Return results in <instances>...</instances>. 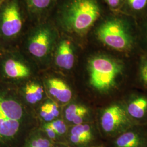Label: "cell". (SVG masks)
<instances>
[{"instance_id": "cell-1", "label": "cell", "mask_w": 147, "mask_h": 147, "mask_svg": "<svg viewBox=\"0 0 147 147\" xmlns=\"http://www.w3.org/2000/svg\"><path fill=\"white\" fill-rule=\"evenodd\" d=\"M39 126L35 111L25 103L17 88L0 81V147H21Z\"/></svg>"}, {"instance_id": "cell-2", "label": "cell", "mask_w": 147, "mask_h": 147, "mask_svg": "<svg viewBox=\"0 0 147 147\" xmlns=\"http://www.w3.org/2000/svg\"><path fill=\"white\" fill-rule=\"evenodd\" d=\"M100 16V8L95 0H65L58 5L54 20H50L58 31L83 34Z\"/></svg>"}, {"instance_id": "cell-3", "label": "cell", "mask_w": 147, "mask_h": 147, "mask_svg": "<svg viewBox=\"0 0 147 147\" xmlns=\"http://www.w3.org/2000/svg\"><path fill=\"white\" fill-rule=\"evenodd\" d=\"M58 31L50 19L33 24L19 45V49L40 70L52 59Z\"/></svg>"}, {"instance_id": "cell-4", "label": "cell", "mask_w": 147, "mask_h": 147, "mask_svg": "<svg viewBox=\"0 0 147 147\" xmlns=\"http://www.w3.org/2000/svg\"><path fill=\"white\" fill-rule=\"evenodd\" d=\"M32 25L24 0H5L0 9V48H19Z\"/></svg>"}, {"instance_id": "cell-5", "label": "cell", "mask_w": 147, "mask_h": 147, "mask_svg": "<svg viewBox=\"0 0 147 147\" xmlns=\"http://www.w3.org/2000/svg\"><path fill=\"white\" fill-rule=\"evenodd\" d=\"M40 70L19 48L2 50L0 55V81L18 87L39 76Z\"/></svg>"}, {"instance_id": "cell-6", "label": "cell", "mask_w": 147, "mask_h": 147, "mask_svg": "<svg viewBox=\"0 0 147 147\" xmlns=\"http://www.w3.org/2000/svg\"><path fill=\"white\" fill-rule=\"evenodd\" d=\"M89 69L90 84L100 90L111 88L121 70L120 65L116 62L102 56L92 58L89 61Z\"/></svg>"}, {"instance_id": "cell-7", "label": "cell", "mask_w": 147, "mask_h": 147, "mask_svg": "<svg viewBox=\"0 0 147 147\" xmlns=\"http://www.w3.org/2000/svg\"><path fill=\"white\" fill-rule=\"evenodd\" d=\"M97 35L104 44L117 50H126L131 44L126 27L119 20H111L104 22L99 28Z\"/></svg>"}, {"instance_id": "cell-8", "label": "cell", "mask_w": 147, "mask_h": 147, "mask_svg": "<svg viewBox=\"0 0 147 147\" xmlns=\"http://www.w3.org/2000/svg\"><path fill=\"white\" fill-rule=\"evenodd\" d=\"M17 89L25 103L34 110L44 100L46 90L39 76L18 87Z\"/></svg>"}, {"instance_id": "cell-9", "label": "cell", "mask_w": 147, "mask_h": 147, "mask_svg": "<svg viewBox=\"0 0 147 147\" xmlns=\"http://www.w3.org/2000/svg\"><path fill=\"white\" fill-rule=\"evenodd\" d=\"M52 58L57 68L64 70H69L73 68L75 56L72 42L69 38L59 36Z\"/></svg>"}, {"instance_id": "cell-10", "label": "cell", "mask_w": 147, "mask_h": 147, "mask_svg": "<svg viewBox=\"0 0 147 147\" xmlns=\"http://www.w3.org/2000/svg\"><path fill=\"white\" fill-rule=\"evenodd\" d=\"M58 0H24L32 24L45 21Z\"/></svg>"}, {"instance_id": "cell-11", "label": "cell", "mask_w": 147, "mask_h": 147, "mask_svg": "<svg viewBox=\"0 0 147 147\" xmlns=\"http://www.w3.org/2000/svg\"><path fill=\"white\" fill-rule=\"evenodd\" d=\"M43 84L46 91L59 102L66 104L71 99L72 91L68 84L62 79L56 76H50L45 80Z\"/></svg>"}, {"instance_id": "cell-12", "label": "cell", "mask_w": 147, "mask_h": 147, "mask_svg": "<svg viewBox=\"0 0 147 147\" xmlns=\"http://www.w3.org/2000/svg\"><path fill=\"white\" fill-rule=\"evenodd\" d=\"M127 121L126 113L118 105L109 107L103 113L101 126L105 132L111 133L117 130Z\"/></svg>"}, {"instance_id": "cell-13", "label": "cell", "mask_w": 147, "mask_h": 147, "mask_svg": "<svg viewBox=\"0 0 147 147\" xmlns=\"http://www.w3.org/2000/svg\"><path fill=\"white\" fill-rule=\"evenodd\" d=\"M38 121L47 123L57 119L60 115L59 107L56 102L52 100H44L34 110Z\"/></svg>"}, {"instance_id": "cell-14", "label": "cell", "mask_w": 147, "mask_h": 147, "mask_svg": "<svg viewBox=\"0 0 147 147\" xmlns=\"http://www.w3.org/2000/svg\"><path fill=\"white\" fill-rule=\"evenodd\" d=\"M54 144L39 126L27 135L21 147H52Z\"/></svg>"}, {"instance_id": "cell-15", "label": "cell", "mask_w": 147, "mask_h": 147, "mask_svg": "<svg viewBox=\"0 0 147 147\" xmlns=\"http://www.w3.org/2000/svg\"><path fill=\"white\" fill-rule=\"evenodd\" d=\"M116 147H142L140 136L134 132H126L116 139Z\"/></svg>"}, {"instance_id": "cell-16", "label": "cell", "mask_w": 147, "mask_h": 147, "mask_svg": "<svg viewBox=\"0 0 147 147\" xmlns=\"http://www.w3.org/2000/svg\"><path fill=\"white\" fill-rule=\"evenodd\" d=\"M147 109V99L139 98L133 101L129 105L127 111L130 115L132 117L140 119L144 116Z\"/></svg>"}, {"instance_id": "cell-17", "label": "cell", "mask_w": 147, "mask_h": 147, "mask_svg": "<svg viewBox=\"0 0 147 147\" xmlns=\"http://www.w3.org/2000/svg\"><path fill=\"white\" fill-rule=\"evenodd\" d=\"M70 135H76L84 138L86 142H88L92 138V133L90 127L87 124H79L74 125L71 129Z\"/></svg>"}, {"instance_id": "cell-18", "label": "cell", "mask_w": 147, "mask_h": 147, "mask_svg": "<svg viewBox=\"0 0 147 147\" xmlns=\"http://www.w3.org/2000/svg\"><path fill=\"white\" fill-rule=\"evenodd\" d=\"M85 109H86L85 107L81 105L76 104L69 105L64 110L65 118L69 122H73L76 117Z\"/></svg>"}, {"instance_id": "cell-19", "label": "cell", "mask_w": 147, "mask_h": 147, "mask_svg": "<svg viewBox=\"0 0 147 147\" xmlns=\"http://www.w3.org/2000/svg\"><path fill=\"white\" fill-rule=\"evenodd\" d=\"M47 124L53 129L59 137L64 135L67 132V124L62 119H57Z\"/></svg>"}, {"instance_id": "cell-20", "label": "cell", "mask_w": 147, "mask_h": 147, "mask_svg": "<svg viewBox=\"0 0 147 147\" xmlns=\"http://www.w3.org/2000/svg\"><path fill=\"white\" fill-rule=\"evenodd\" d=\"M129 5L132 8L136 11L143 9L147 4V0H127Z\"/></svg>"}, {"instance_id": "cell-21", "label": "cell", "mask_w": 147, "mask_h": 147, "mask_svg": "<svg viewBox=\"0 0 147 147\" xmlns=\"http://www.w3.org/2000/svg\"><path fill=\"white\" fill-rule=\"evenodd\" d=\"M87 112H88V110L87 109H85L83 111H82L81 112H80L79 115L76 117V118L74 119L72 123H73V124L75 125L81 124L83 121V120H84V118L85 116L87 115Z\"/></svg>"}, {"instance_id": "cell-22", "label": "cell", "mask_w": 147, "mask_h": 147, "mask_svg": "<svg viewBox=\"0 0 147 147\" xmlns=\"http://www.w3.org/2000/svg\"><path fill=\"white\" fill-rule=\"evenodd\" d=\"M141 75L143 80L147 85V64L144 65L141 70Z\"/></svg>"}, {"instance_id": "cell-23", "label": "cell", "mask_w": 147, "mask_h": 147, "mask_svg": "<svg viewBox=\"0 0 147 147\" xmlns=\"http://www.w3.org/2000/svg\"><path fill=\"white\" fill-rule=\"evenodd\" d=\"M109 5L111 7H116L119 5L121 0H105Z\"/></svg>"}, {"instance_id": "cell-24", "label": "cell", "mask_w": 147, "mask_h": 147, "mask_svg": "<svg viewBox=\"0 0 147 147\" xmlns=\"http://www.w3.org/2000/svg\"><path fill=\"white\" fill-rule=\"evenodd\" d=\"M5 1V0H0V9L2 7V5H3Z\"/></svg>"}, {"instance_id": "cell-25", "label": "cell", "mask_w": 147, "mask_h": 147, "mask_svg": "<svg viewBox=\"0 0 147 147\" xmlns=\"http://www.w3.org/2000/svg\"><path fill=\"white\" fill-rule=\"evenodd\" d=\"M52 147H61V146H56V145H55V144L53 145V146Z\"/></svg>"}, {"instance_id": "cell-26", "label": "cell", "mask_w": 147, "mask_h": 147, "mask_svg": "<svg viewBox=\"0 0 147 147\" xmlns=\"http://www.w3.org/2000/svg\"><path fill=\"white\" fill-rule=\"evenodd\" d=\"M2 50L0 48V55H1V52H2Z\"/></svg>"}, {"instance_id": "cell-27", "label": "cell", "mask_w": 147, "mask_h": 147, "mask_svg": "<svg viewBox=\"0 0 147 147\" xmlns=\"http://www.w3.org/2000/svg\"></svg>"}]
</instances>
